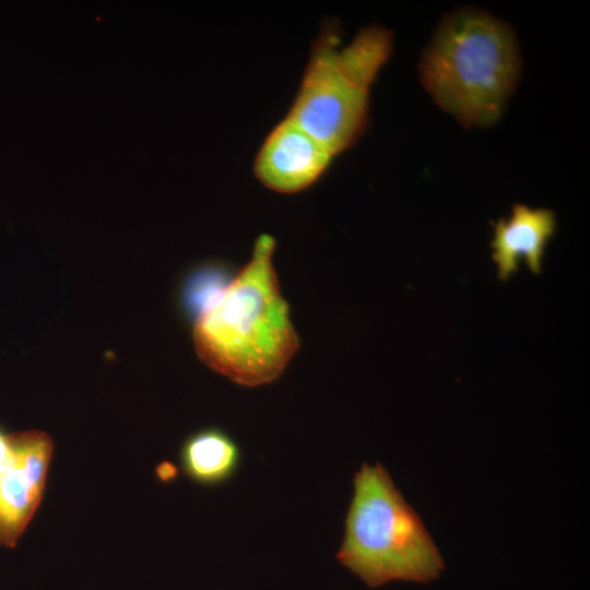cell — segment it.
I'll return each instance as SVG.
<instances>
[{"mask_svg": "<svg viewBox=\"0 0 590 590\" xmlns=\"http://www.w3.org/2000/svg\"><path fill=\"white\" fill-rule=\"evenodd\" d=\"M54 442L42 430L10 434L0 462V545L14 547L40 504Z\"/></svg>", "mask_w": 590, "mask_h": 590, "instance_id": "obj_5", "label": "cell"}, {"mask_svg": "<svg viewBox=\"0 0 590 590\" xmlns=\"http://www.w3.org/2000/svg\"><path fill=\"white\" fill-rule=\"evenodd\" d=\"M392 48V32L382 25L363 27L343 46L340 23L323 22L286 116L333 156L349 150L367 128L370 88Z\"/></svg>", "mask_w": 590, "mask_h": 590, "instance_id": "obj_3", "label": "cell"}, {"mask_svg": "<svg viewBox=\"0 0 590 590\" xmlns=\"http://www.w3.org/2000/svg\"><path fill=\"white\" fill-rule=\"evenodd\" d=\"M353 488L338 560L369 588L394 580L437 579L445 569L442 557L387 469L362 464Z\"/></svg>", "mask_w": 590, "mask_h": 590, "instance_id": "obj_4", "label": "cell"}, {"mask_svg": "<svg viewBox=\"0 0 590 590\" xmlns=\"http://www.w3.org/2000/svg\"><path fill=\"white\" fill-rule=\"evenodd\" d=\"M275 246L273 236L259 235L248 262L192 323L201 362L245 387L275 381L300 345L273 264Z\"/></svg>", "mask_w": 590, "mask_h": 590, "instance_id": "obj_1", "label": "cell"}, {"mask_svg": "<svg viewBox=\"0 0 590 590\" xmlns=\"http://www.w3.org/2000/svg\"><path fill=\"white\" fill-rule=\"evenodd\" d=\"M421 82L435 103L464 127H491L500 117L520 74L512 27L474 8L447 14L420 64Z\"/></svg>", "mask_w": 590, "mask_h": 590, "instance_id": "obj_2", "label": "cell"}, {"mask_svg": "<svg viewBox=\"0 0 590 590\" xmlns=\"http://www.w3.org/2000/svg\"><path fill=\"white\" fill-rule=\"evenodd\" d=\"M333 157L322 143L285 116L264 138L252 169L264 187L290 194L318 181Z\"/></svg>", "mask_w": 590, "mask_h": 590, "instance_id": "obj_6", "label": "cell"}, {"mask_svg": "<svg viewBox=\"0 0 590 590\" xmlns=\"http://www.w3.org/2000/svg\"><path fill=\"white\" fill-rule=\"evenodd\" d=\"M156 474L162 482H168L176 477L177 469L169 462H163L156 468Z\"/></svg>", "mask_w": 590, "mask_h": 590, "instance_id": "obj_10", "label": "cell"}, {"mask_svg": "<svg viewBox=\"0 0 590 590\" xmlns=\"http://www.w3.org/2000/svg\"><path fill=\"white\" fill-rule=\"evenodd\" d=\"M555 226L551 210L531 209L524 204H516L508 219L497 221L492 248L499 279H508L523 259L531 272L539 273Z\"/></svg>", "mask_w": 590, "mask_h": 590, "instance_id": "obj_7", "label": "cell"}, {"mask_svg": "<svg viewBox=\"0 0 590 590\" xmlns=\"http://www.w3.org/2000/svg\"><path fill=\"white\" fill-rule=\"evenodd\" d=\"M241 452L236 440L219 427H206L189 435L180 447L182 472L203 486H219L235 476Z\"/></svg>", "mask_w": 590, "mask_h": 590, "instance_id": "obj_8", "label": "cell"}, {"mask_svg": "<svg viewBox=\"0 0 590 590\" xmlns=\"http://www.w3.org/2000/svg\"><path fill=\"white\" fill-rule=\"evenodd\" d=\"M234 273L219 262L192 269L182 281L179 303L185 317L193 323L224 292Z\"/></svg>", "mask_w": 590, "mask_h": 590, "instance_id": "obj_9", "label": "cell"}, {"mask_svg": "<svg viewBox=\"0 0 590 590\" xmlns=\"http://www.w3.org/2000/svg\"><path fill=\"white\" fill-rule=\"evenodd\" d=\"M10 449V434H5L0 427V462L3 461Z\"/></svg>", "mask_w": 590, "mask_h": 590, "instance_id": "obj_11", "label": "cell"}]
</instances>
